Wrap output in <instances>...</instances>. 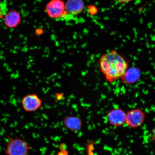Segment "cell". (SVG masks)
<instances>
[{"label":"cell","instance_id":"277c9868","mask_svg":"<svg viewBox=\"0 0 155 155\" xmlns=\"http://www.w3.org/2000/svg\"><path fill=\"white\" fill-rule=\"evenodd\" d=\"M21 104L25 111L34 112L41 107L42 101L37 94H28L23 97L21 100Z\"/></svg>","mask_w":155,"mask_h":155},{"label":"cell","instance_id":"9a60e30c","mask_svg":"<svg viewBox=\"0 0 155 155\" xmlns=\"http://www.w3.org/2000/svg\"><path fill=\"white\" fill-rule=\"evenodd\" d=\"M56 97L58 100H61L63 97V94L61 93H57V94H56Z\"/></svg>","mask_w":155,"mask_h":155},{"label":"cell","instance_id":"7a4b0ae2","mask_svg":"<svg viewBox=\"0 0 155 155\" xmlns=\"http://www.w3.org/2000/svg\"><path fill=\"white\" fill-rule=\"evenodd\" d=\"M30 149L25 139L8 136L5 153L6 155H28Z\"/></svg>","mask_w":155,"mask_h":155},{"label":"cell","instance_id":"4fadbf2b","mask_svg":"<svg viewBox=\"0 0 155 155\" xmlns=\"http://www.w3.org/2000/svg\"><path fill=\"white\" fill-rule=\"evenodd\" d=\"M150 140L152 142L155 143V125L150 135Z\"/></svg>","mask_w":155,"mask_h":155},{"label":"cell","instance_id":"ac0fdd59","mask_svg":"<svg viewBox=\"0 0 155 155\" xmlns=\"http://www.w3.org/2000/svg\"></svg>","mask_w":155,"mask_h":155},{"label":"cell","instance_id":"9c48e42d","mask_svg":"<svg viewBox=\"0 0 155 155\" xmlns=\"http://www.w3.org/2000/svg\"><path fill=\"white\" fill-rule=\"evenodd\" d=\"M65 7L66 12L70 15H76L83 11L84 4L83 0H68Z\"/></svg>","mask_w":155,"mask_h":155},{"label":"cell","instance_id":"2e32d148","mask_svg":"<svg viewBox=\"0 0 155 155\" xmlns=\"http://www.w3.org/2000/svg\"><path fill=\"white\" fill-rule=\"evenodd\" d=\"M4 12L1 6H0V19H2L4 18Z\"/></svg>","mask_w":155,"mask_h":155},{"label":"cell","instance_id":"30bf717a","mask_svg":"<svg viewBox=\"0 0 155 155\" xmlns=\"http://www.w3.org/2000/svg\"><path fill=\"white\" fill-rule=\"evenodd\" d=\"M140 74V71L137 69H128L121 79L126 84H131L138 79Z\"/></svg>","mask_w":155,"mask_h":155},{"label":"cell","instance_id":"6da1fadb","mask_svg":"<svg viewBox=\"0 0 155 155\" xmlns=\"http://www.w3.org/2000/svg\"><path fill=\"white\" fill-rule=\"evenodd\" d=\"M98 63L100 71L106 81L111 83L122 78L129 66L125 58L115 50L102 54Z\"/></svg>","mask_w":155,"mask_h":155},{"label":"cell","instance_id":"8992f818","mask_svg":"<svg viewBox=\"0 0 155 155\" xmlns=\"http://www.w3.org/2000/svg\"><path fill=\"white\" fill-rule=\"evenodd\" d=\"M125 119V112L120 108L112 110L108 114V121L110 125L114 127H121L124 124Z\"/></svg>","mask_w":155,"mask_h":155},{"label":"cell","instance_id":"3957f363","mask_svg":"<svg viewBox=\"0 0 155 155\" xmlns=\"http://www.w3.org/2000/svg\"><path fill=\"white\" fill-rule=\"evenodd\" d=\"M145 119V112L139 108H135L126 113L125 123L130 127L137 128L143 124Z\"/></svg>","mask_w":155,"mask_h":155},{"label":"cell","instance_id":"5b68a950","mask_svg":"<svg viewBox=\"0 0 155 155\" xmlns=\"http://www.w3.org/2000/svg\"><path fill=\"white\" fill-rule=\"evenodd\" d=\"M65 4L61 0H51L46 7V12L52 18H60L64 14Z\"/></svg>","mask_w":155,"mask_h":155},{"label":"cell","instance_id":"7c38bea8","mask_svg":"<svg viewBox=\"0 0 155 155\" xmlns=\"http://www.w3.org/2000/svg\"><path fill=\"white\" fill-rule=\"evenodd\" d=\"M113 1L116 2L120 4L121 5H124L130 2L133 0H113Z\"/></svg>","mask_w":155,"mask_h":155},{"label":"cell","instance_id":"8fae6325","mask_svg":"<svg viewBox=\"0 0 155 155\" xmlns=\"http://www.w3.org/2000/svg\"><path fill=\"white\" fill-rule=\"evenodd\" d=\"M89 11L92 15L96 14L97 12V9L94 6L89 7Z\"/></svg>","mask_w":155,"mask_h":155},{"label":"cell","instance_id":"e0dca14e","mask_svg":"<svg viewBox=\"0 0 155 155\" xmlns=\"http://www.w3.org/2000/svg\"><path fill=\"white\" fill-rule=\"evenodd\" d=\"M1 0H0V5H1Z\"/></svg>","mask_w":155,"mask_h":155},{"label":"cell","instance_id":"ba28073f","mask_svg":"<svg viewBox=\"0 0 155 155\" xmlns=\"http://www.w3.org/2000/svg\"><path fill=\"white\" fill-rule=\"evenodd\" d=\"M63 122L65 127L73 132H78L82 129V120L78 116H67L64 119Z\"/></svg>","mask_w":155,"mask_h":155},{"label":"cell","instance_id":"52a82bcc","mask_svg":"<svg viewBox=\"0 0 155 155\" xmlns=\"http://www.w3.org/2000/svg\"><path fill=\"white\" fill-rule=\"evenodd\" d=\"M21 21L20 13L15 9L8 11L4 17V23L9 28H16L20 24Z\"/></svg>","mask_w":155,"mask_h":155},{"label":"cell","instance_id":"5bb4252c","mask_svg":"<svg viewBox=\"0 0 155 155\" xmlns=\"http://www.w3.org/2000/svg\"><path fill=\"white\" fill-rule=\"evenodd\" d=\"M58 155H69V153L67 150H62L58 153Z\"/></svg>","mask_w":155,"mask_h":155}]
</instances>
